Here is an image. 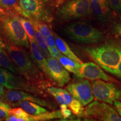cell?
Returning a JSON list of instances; mask_svg holds the SVG:
<instances>
[{
    "instance_id": "6da1fadb",
    "label": "cell",
    "mask_w": 121,
    "mask_h": 121,
    "mask_svg": "<svg viewBox=\"0 0 121 121\" xmlns=\"http://www.w3.org/2000/svg\"><path fill=\"white\" fill-rule=\"evenodd\" d=\"M5 44V48L17 67L19 75H22L34 85L40 88L43 87L45 80L42 71L34 63L26 51L22 47L9 42Z\"/></svg>"
},
{
    "instance_id": "7a4b0ae2",
    "label": "cell",
    "mask_w": 121,
    "mask_h": 121,
    "mask_svg": "<svg viewBox=\"0 0 121 121\" xmlns=\"http://www.w3.org/2000/svg\"><path fill=\"white\" fill-rule=\"evenodd\" d=\"M86 52L92 60L109 73L117 69L121 60L120 42H112L87 48Z\"/></svg>"
},
{
    "instance_id": "3957f363",
    "label": "cell",
    "mask_w": 121,
    "mask_h": 121,
    "mask_svg": "<svg viewBox=\"0 0 121 121\" xmlns=\"http://www.w3.org/2000/svg\"><path fill=\"white\" fill-rule=\"evenodd\" d=\"M0 30L10 43L27 48L30 47L28 35L15 12L5 11L0 15Z\"/></svg>"
},
{
    "instance_id": "277c9868",
    "label": "cell",
    "mask_w": 121,
    "mask_h": 121,
    "mask_svg": "<svg viewBox=\"0 0 121 121\" xmlns=\"http://www.w3.org/2000/svg\"><path fill=\"white\" fill-rule=\"evenodd\" d=\"M65 31L74 41L89 44L99 43L104 37L102 31L85 22H73L66 26Z\"/></svg>"
},
{
    "instance_id": "5b68a950",
    "label": "cell",
    "mask_w": 121,
    "mask_h": 121,
    "mask_svg": "<svg viewBox=\"0 0 121 121\" xmlns=\"http://www.w3.org/2000/svg\"><path fill=\"white\" fill-rule=\"evenodd\" d=\"M15 11L17 14L30 20L47 22L52 20L44 0H19Z\"/></svg>"
},
{
    "instance_id": "8992f818",
    "label": "cell",
    "mask_w": 121,
    "mask_h": 121,
    "mask_svg": "<svg viewBox=\"0 0 121 121\" xmlns=\"http://www.w3.org/2000/svg\"><path fill=\"white\" fill-rule=\"evenodd\" d=\"M0 84L9 90H22L40 95V87L31 84L25 78L18 76L4 68L0 67Z\"/></svg>"
},
{
    "instance_id": "52a82bcc",
    "label": "cell",
    "mask_w": 121,
    "mask_h": 121,
    "mask_svg": "<svg viewBox=\"0 0 121 121\" xmlns=\"http://www.w3.org/2000/svg\"><path fill=\"white\" fill-rule=\"evenodd\" d=\"M91 13L89 0H69L58 9L57 16L64 22L85 17Z\"/></svg>"
},
{
    "instance_id": "ba28073f",
    "label": "cell",
    "mask_w": 121,
    "mask_h": 121,
    "mask_svg": "<svg viewBox=\"0 0 121 121\" xmlns=\"http://www.w3.org/2000/svg\"><path fill=\"white\" fill-rule=\"evenodd\" d=\"M81 116L93 121H121V117L114 108L106 103L98 101L89 104Z\"/></svg>"
},
{
    "instance_id": "9c48e42d",
    "label": "cell",
    "mask_w": 121,
    "mask_h": 121,
    "mask_svg": "<svg viewBox=\"0 0 121 121\" xmlns=\"http://www.w3.org/2000/svg\"><path fill=\"white\" fill-rule=\"evenodd\" d=\"M94 98L101 102L112 105L121 95V89L113 83L97 80L91 84Z\"/></svg>"
},
{
    "instance_id": "30bf717a",
    "label": "cell",
    "mask_w": 121,
    "mask_h": 121,
    "mask_svg": "<svg viewBox=\"0 0 121 121\" xmlns=\"http://www.w3.org/2000/svg\"><path fill=\"white\" fill-rule=\"evenodd\" d=\"M67 90L73 97L85 107L93 100L91 84L87 80H80L68 85Z\"/></svg>"
},
{
    "instance_id": "8fae6325",
    "label": "cell",
    "mask_w": 121,
    "mask_h": 121,
    "mask_svg": "<svg viewBox=\"0 0 121 121\" xmlns=\"http://www.w3.org/2000/svg\"><path fill=\"white\" fill-rule=\"evenodd\" d=\"M47 60L51 79L53 80L59 87H63L67 84L71 80L70 75L58 60L50 56L47 58Z\"/></svg>"
},
{
    "instance_id": "7c38bea8",
    "label": "cell",
    "mask_w": 121,
    "mask_h": 121,
    "mask_svg": "<svg viewBox=\"0 0 121 121\" xmlns=\"http://www.w3.org/2000/svg\"><path fill=\"white\" fill-rule=\"evenodd\" d=\"M78 78H86L91 80H102L105 81L110 80L109 77L99 66L93 62L81 63Z\"/></svg>"
},
{
    "instance_id": "4fadbf2b",
    "label": "cell",
    "mask_w": 121,
    "mask_h": 121,
    "mask_svg": "<svg viewBox=\"0 0 121 121\" xmlns=\"http://www.w3.org/2000/svg\"><path fill=\"white\" fill-rule=\"evenodd\" d=\"M4 97L10 102H17L20 101H29L43 107H48V104L43 99L22 90H9L5 91Z\"/></svg>"
},
{
    "instance_id": "5bb4252c",
    "label": "cell",
    "mask_w": 121,
    "mask_h": 121,
    "mask_svg": "<svg viewBox=\"0 0 121 121\" xmlns=\"http://www.w3.org/2000/svg\"><path fill=\"white\" fill-rule=\"evenodd\" d=\"M29 43L30 53H31V57L34 60V63L48 78L51 79L50 77L47 58L44 56L41 49L37 45L35 41H30Z\"/></svg>"
},
{
    "instance_id": "9a60e30c",
    "label": "cell",
    "mask_w": 121,
    "mask_h": 121,
    "mask_svg": "<svg viewBox=\"0 0 121 121\" xmlns=\"http://www.w3.org/2000/svg\"><path fill=\"white\" fill-rule=\"evenodd\" d=\"M91 13L102 22L107 21L110 16V10L108 4H102L96 0H89Z\"/></svg>"
},
{
    "instance_id": "2e32d148",
    "label": "cell",
    "mask_w": 121,
    "mask_h": 121,
    "mask_svg": "<svg viewBox=\"0 0 121 121\" xmlns=\"http://www.w3.org/2000/svg\"><path fill=\"white\" fill-rule=\"evenodd\" d=\"M47 91L50 95L53 96L59 104H64L67 105V107H69L75 99L71 94L65 89L51 86L48 87Z\"/></svg>"
},
{
    "instance_id": "e0dca14e",
    "label": "cell",
    "mask_w": 121,
    "mask_h": 121,
    "mask_svg": "<svg viewBox=\"0 0 121 121\" xmlns=\"http://www.w3.org/2000/svg\"><path fill=\"white\" fill-rule=\"evenodd\" d=\"M11 105L13 107H20L29 114L34 115V116L43 114L48 112L47 110L43 108L42 106L29 101H20L17 102H13Z\"/></svg>"
},
{
    "instance_id": "ac0fdd59",
    "label": "cell",
    "mask_w": 121,
    "mask_h": 121,
    "mask_svg": "<svg viewBox=\"0 0 121 121\" xmlns=\"http://www.w3.org/2000/svg\"><path fill=\"white\" fill-rule=\"evenodd\" d=\"M54 37L55 38L57 47L62 54L70 59L75 60V61L78 62L80 63H82V60L72 52L69 45L67 44V43H66L65 40H63L62 39L60 38L58 35L56 34H54Z\"/></svg>"
},
{
    "instance_id": "d6986e66",
    "label": "cell",
    "mask_w": 121,
    "mask_h": 121,
    "mask_svg": "<svg viewBox=\"0 0 121 121\" xmlns=\"http://www.w3.org/2000/svg\"><path fill=\"white\" fill-rule=\"evenodd\" d=\"M57 60H58L63 67L68 71L73 73L74 75L78 76L79 73L80 68L81 67V63L70 59L62 54H60Z\"/></svg>"
},
{
    "instance_id": "ffe728a7",
    "label": "cell",
    "mask_w": 121,
    "mask_h": 121,
    "mask_svg": "<svg viewBox=\"0 0 121 121\" xmlns=\"http://www.w3.org/2000/svg\"><path fill=\"white\" fill-rule=\"evenodd\" d=\"M30 115L22 108L10 109L7 117L4 120L7 121H29Z\"/></svg>"
},
{
    "instance_id": "44dd1931",
    "label": "cell",
    "mask_w": 121,
    "mask_h": 121,
    "mask_svg": "<svg viewBox=\"0 0 121 121\" xmlns=\"http://www.w3.org/2000/svg\"><path fill=\"white\" fill-rule=\"evenodd\" d=\"M0 67L8 69L15 74H19L17 67L8 53L6 52L4 49H0Z\"/></svg>"
},
{
    "instance_id": "7402d4cb",
    "label": "cell",
    "mask_w": 121,
    "mask_h": 121,
    "mask_svg": "<svg viewBox=\"0 0 121 121\" xmlns=\"http://www.w3.org/2000/svg\"><path fill=\"white\" fill-rule=\"evenodd\" d=\"M18 18L28 35L29 42L35 41V40L34 28L31 20L24 17L23 16H20V15H18Z\"/></svg>"
},
{
    "instance_id": "603a6c76",
    "label": "cell",
    "mask_w": 121,
    "mask_h": 121,
    "mask_svg": "<svg viewBox=\"0 0 121 121\" xmlns=\"http://www.w3.org/2000/svg\"><path fill=\"white\" fill-rule=\"evenodd\" d=\"M34 28V35H35V42L37 43V45H38V47L40 48V49H41L42 53H43L44 56L46 58H47L48 57L51 56L50 55L49 52H48V46L47 44L46 40H45V37H44L43 35L42 34V33L37 29V28Z\"/></svg>"
},
{
    "instance_id": "cb8c5ba5",
    "label": "cell",
    "mask_w": 121,
    "mask_h": 121,
    "mask_svg": "<svg viewBox=\"0 0 121 121\" xmlns=\"http://www.w3.org/2000/svg\"><path fill=\"white\" fill-rule=\"evenodd\" d=\"M63 119L61 111L57 110V111L52 112L43 113V114L37 115H30V121H47L52 119Z\"/></svg>"
},
{
    "instance_id": "d4e9b609",
    "label": "cell",
    "mask_w": 121,
    "mask_h": 121,
    "mask_svg": "<svg viewBox=\"0 0 121 121\" xmlns=\"http://www.w3.org/2000/svg\"><path fill=\"white\" fill-rule=\"evenodd\" d=\"M31 21L33 24V26L37 28L45 38L52 34V31L49 26L44 22L35 20H31Z\"/></svg>"
},
{
    "instance_id": "484cf974",
    "label": "cell",
    "mask_w": 121,
    "mask_h": 121,
    "mask_svg": "<svg viewBox=\"0 0 121 121\" xmlns=\"http://www.w3.org/2000/svg\"><path fill=\"white\" fill-rule=\"evenodd\" d=\"M19 0H0V7L4 11H15Z\"/></svg>"
},
{
    "instance_id": "4316f807",
    "label": "cell",
    "mask_w": 121,
    "mask_h": 121,
    "mask_svg": "<svg viewBox=\"0 0 121 121\" xmlns=\"http://www.w3.org/2000/svg\"><path fill=\"white\" fill-rule=\"evenodd\" d=\"M11 107L9 104L0 100V120L5 119L9 115Z\"/></svg>"
},
{
    "instance_id": "83f0119b",
    "label": "cell",
    "mask_w": 121,
    "mask_h": 121,
    "mask_svg": "<svg viewBox=\"0 0 121 121\" xmlns=\"http://www.w3.org/2000/svg\"><path fill=\"white\" fill-rule=\"evenodd\" d=\"M110 8L116 12L121 11V0H107Z\"/></svg>"
},
{
    "instance_id": "f1b7e54d",
    "label": "cell",
    "mask_w": 121,
    "mask_h": 121,
    "mask_svg": "<svg viewBox=\"0 0 121 121\" xmlns=\"http://www.w3.org/2000/svg\"><path fill=\"white\" fill-rule=\"evenodd\" d=\"M60 111L62 114L63 119L69 118L72 114L71 110L67 108V105L64 104H60Z\"/></svg>"
},
{
    "instance_id": "f546056e",
    "label": "cell",
    "mask_w": 121,
    "mask_h": 121,
    "mask_svg": "<svg viewBox=\"0 0 121 121\" xmlns=\"http://www.w3.org/2000/svg\"><path fill=\"white\" fill-rule=\"evenodd\" d=\"M45 38V40H46L48 48H51V47H56L55 38H54V37L53 36V35L52 33L51 34H50L49 35H48V37Z\"/></svg>"
},
{
    "instance_id": "4dcf8cb0",
    "label": "cell",
    "mask_w": 121,
    "mask_h": 121,
    "mask_svg": "<svg viewBox=\"0 0 121 121\" xmlns=\"http://www.w3.org/2000/svg\"><path fill=\"white\" fill-rule=\"evenodd\" d=\"M48 49L50 55L57 59L58 58L59 56L62 54L60 52V51H59L58 48H57V46L54 47L48 48Z\"/></svg>"
},
{
    "instance_id": "1f68e13d",
    "label": "cell",
    "mask_w": 121,
    "mask_h": 121,
    "mask_svg": "<svg viewBox=\"0 0 121 121\" xmlns=\"http://www.w3.org/2000/svg\"><path fill=\"white\" fill-rule=\"evenodd\" d=\"M120 43L121 45V42H120ZM110 73L114 76L116 78H117V79L119 80L121 82V60L120 62H119L117 69L113 71L110 72Z\"/></svg>"
},
{
    "instance_id": "d6a6232c",
    "label": "cell",
    "mask_w": 121,
    "mask_h": 121,
    "mask_svg": "<svg viewBox=\"0 0 121 121\" xmlns=\"http://www.w3.org/2000/svg\"><path fill=\"white\" fill-rule=\"evenodd\" d=\"M113 105L116 108V110H117V113L121 117V102H119L118 100H116L113 103Z\"/></svg>"
},
{
    "instance_id": "836d02e7",
    "label": "cell",
    "mask_w": 121,
    "mask_h": 121,
    "mask_svg": "<svg viewBox=\"0 0 121 121\" xmlns=\"http://www.w3.org/2000/svg\"><path fill=\"white\" fill-rule=\"evenodd\" d=\"M114 30L116 34H117L118 37L121 38V23L117 24V25H116L114 28Z\"/></svg>"
},
{
    "instance_id": "e575fe53",
    "label": "cell",
    "mask_w": 121,
    "mask_h": 121,
    "mask_svg": "<svg viewBox=\"0 0 121 121\" xmlns=\"http://www.w3.org/2000/svg\"><path fill=\"white\" fill-rule=\"evenodd\" d=\"M5 94V90L4 89V86L1 84H0V97L4 96Z\"/></svg>"
},
{
    "instance_id": "d590c367",
    "label": "cell",
    "mask_w": 121,
    "mask_h": 121,
    "mask_svg": "<svg viewBox=\"0 0 121 121\" xmlns=\"http://www.w3.org/2000/svg\"><path fill=\"white\" fill-rule=\"evenodd\" d=\"M6 47V44L3 41L2 38L0 36V49H4Z\"/></svg>"
},
{
    "instance_id": "8d00e7d4",
    "label": "cell",
    "mask_w": 121,
    "mask_h": 121,
    "mask_svg": "<svg viewBox=\"0 0 121 121\" xmlns=\"http://www.w3.org/2000/svg\"><path fill=\"white\" fill-rule=\"evenodd\" d=\"M96 1H97L98 2H99L100 3V4H107V0H96Z\"/></svg>"
},
{
    "instance_id": "74e56055",
    "label": "cell",
    "mask_w": 121,
    "mask_h": 121,
    "mask_svg": "<svg viewBox=\"0 0 121 121\" xmlns=\"http://www.w3.org/2000/svg\"><path fill=\"white\" fill-rule=\"evenodd\" d=\"M4 12L5 11H4L3 9H1V7H0V15H2V13H4Z\"/></svg>"
},
{
    "instance_id": "f35d334b",
    "label": "cell",
    "mask_w": 121,
    "mask_h": 121,
    "mask_svg": "<svg viewBox=\"0 0 121 121\" xmlns=\"http://www.w3.org/2000/svg\"><path fill=\"white\" fill-rule=\"evenodd\" d=\"M119 100H120V101H121V95L120 96V97H119Z\"/></svg>"
},
{
    "instance_id": "ab89813d",
    "label": "cell",
    "mask_w": 121,
    "mask_h": 121,
    "mask_svg": "<svg viewBox=\"0 0 121 121\" xmlns=\"http://www.w3.org/2000/svg\"><path fill=\"white\" fill-rule=\"evenodd\" d=\"M0 121H1V120H0Z\"/></svg>"
}]
</instances>
